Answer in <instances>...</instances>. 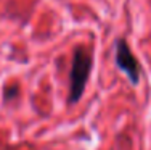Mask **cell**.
<instances>
[{
    "mask_svg": "<svg viewBox=\"0 0 151 150\" xmlns=\"http://www.w3.org/2000/svg\"><path fill=\"white\" fill-rule=\"evenodd\" d=\"M93 63V55L87 47L81 45L74 52V60H73V70H71V92H69V102L74 103L81 99L82 92L87 84L88 74L92 70Z\"/></svg>",
    "mask_w": 151,
    "mask_h": 150,
    "instance_id": "obj_1",
    "label": "cell"
},
{
    "mask_svg": "<svg viewBox=\"0 0 151 150\" xmlns=\"http://www.w3.org/2000/svg\"><path fill=\"white\" fill-rule=\"evenodd\" d=\"M116 63L122 71L127 73V76L130 78L132 83L137 84L138 76H140V66H138L137 58L134 57V53H132L130 47H129V44L124 39H121L116 45Z\"/></svg>",
    "mask_w": 151,
    "mask_h": 150,
    "instance_id": "obj_2",
    "label": "cell"
}]
</instances>
